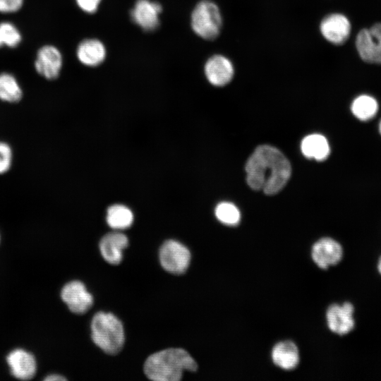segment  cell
I'll return each instance as SVG.
<instances>
[{
    "label": "cell",
    "mask_w": 381,
    "mask_h": 381,
    "mask_svg": "<svg viewBox=\"0 0 381 381\" xmlns=\"http://www.w3.org/2000/svg\"><path fill=\"white\" fill-rule=\"evenodd\" d=\"M25 0H0V13L8 15L19 12Z\"/></svg>",
    "instance_id": "obj_25"
},
{
    "label": "cell",
    "mask_w": 381,
    "mask_h": 381,
    "mask_svg": "<svg viewBox=\"0 0 381 381\" xmlns=\"http://www.w3.org/2000/svg\"><path fill=\"white\" fill-rule=\"evenodd\" d=\"M356 46L364 61L381 64V23L361 30L357 35Z\"/></svg>",
    "instance_id": "obj_7"
},
{
    "label": "cell",
    "mask_w": 381,
    "mask_h": 381,
    "mask_svg": "<svg viewBox=\"0 0 381 381\" xmlns=\"http://www.w3.org/2000/svg\"><path fill=\"white\" fill-rule=\"evenodd\" d=\"M320 31L329 42L339 45L344 44L351 33V23L343 14L334 13L326 16L320 22Z\"/></svg>",
    "instance_id": "obj_10"
},
{
    "label": "cell",
    "mask_w": 381,
    "mask_h": 381,
    "mask_svg": "<svg viewBox=\"0 0 381 381\" xmlns=\"http://www.w3.org/2000/svg\"><path fill=\"white\" fill-rule=\"evenodd\" d=\"M12 375L20 380L32 378L37 370V363L34 356L22 349L11 351L6 357Z\"/></svg>",
    "instance_id": "obj_14"
},
{
    "label": "cell",
    "mask_w": 381,
    "mask_h": 381,
    "mask_svg": "<svg viewBox=\"0 0 381 381\" xmlns=\"http://www.w3.org/2000/svg\"><path fill=\"white\" fill-rule=\"evenodd\" d=\"M248 185L267 195L280 191L287 183L291 167L286 157L276 147L262 145L250 156L245 167Z\"/></svg>",
    "instance_id": "obj_1"
},
{
    "label": "cell",
    "mask_w": 381,
    "mask_h": 381,
    "mask_svg": "<svg viewBox=\"0 0 381 381\" xmlns=\"http://www.w3.org/2000/svg\"><path fill=\"white\" fill-rule=\"evenodd\" d=\"M191 27L202 39L217 38L222 27V17L218 6L210 0H202L195 6L191 14Z\"/></svg>",
    "instance_id": "obj_4"
},
{
    "label": "cell",
    "mask_w": 381,
    "mask_h": 381,
    "mask_svg": "<svg viewBox=\"0 0 381 381\" xmlns=\"http://www.w3.org/2000/svg\"><path fill=\"white\" fill-rule=\"evenodd\" d=\"M377 269L379 274L381 275V255L380 256L377 263Z\"/></svg>",
    "instance_id": "obj_28"
},
{
    "label": "cell",
    "mask_w": 381,
    "mask_h": 381,
    "mask_svg": "<svg viewBox=\"0 0 381 381\" xmlns=\"http://www.w3.org/2000/svg\"><path fill=\"white\" fill-rule=\"evenodd\" d=\"M102 0H75L78 6L87 13H94Z\"/></svg>",
    "instance_id": "obj_26"
},
{
    "label": "cell",
    "mask_w": 381,
    "mask_h": 381,
    "mask_svg": "<svg viewBox=\"0 0 381 381\" xmlns=\"http://www.w3.org/2000/svg\"><path fill=\"white\" fill-rule=\"evenodd\" d=\"M343 255L341 244L329 237L318 241L313 245L311 252L313 260L321 269H327L338 264L341 260Z\"/></svg>",
    "instance_id": "obj_12"
},
{
    "label": "cell",
    "mask_w": 381,
    "mask_h": 381,
    "mask_svg": "<svg viewBox=\"0 0 381 381\" xmlns=\"http://www.w3.org/2000/svg\"><path fill=\"white\" fill-rule=\"evenodd\" d=\"M23 96L22 87L16 77L9 72L0 73V100L8 103H18Z\"/></svg>",
    "instance_id": "obj_19"
},
{
    "label": "cell",
    "mask_w": 381,
    "mask_h": 381,
    "mask_svg": "<svg viewBox=\"0 0 381 381\" xmlns=\"http://www.w3.org/2000/svg\"><path fill=\"white\" fill-rule=\"evenodd\" d=\"M143 369L146 377L151 380L178 381L184 370L196 371L198 365L186 350L171 348L150 355Z\"/></svg>",
    "instance_id": "obj_2"
},
{
    "label": "cell",
    "mask_w": 381,
    "mask_h": 381,
    "mask_svg": "<svg viewBox=\"0 0 381 381\" xmlns=\"http://www.w3.org/2000/svg\"><path fill=\"white\" fill-rule=\"evenodd\" d=\"M301 147L304 156L318 161L326 159L330 152L327 140L320 134H311L305 137Z\"/></svg>",
    "instance_id": "obj_18"
},
{
    "label": "cell",
    "mask_w": 381,
    "mask_h": 381,
    "mask_svg": "<svg viewBox=\"0 0 381 381\" xmlns=\"http://www.w3.org/2000/svg\"><path fill=\"white\" fill-rule=\"evenodd\" d=\"M231 61L222 54H215L206 61L204 72L206 78L214 86L222 87L231 82L234 75Z\"/></svg>",
    "instance_id": "obj_11"
},
{
    "label": "cell",
    "mask_w": 381,
    "mask_h": 381,
    "mask_svg": "<svg viewBox=\"0 0 381 381\" xmlns=\"http://www.w3.org/2000/svg\"><path fill=\"white\" fill-rule=\"evenodd\" d=\"M159 261L164 270L173 274H182L190 262V253L181 243L167 240L160 247Z\"/></svg>",
    "instance_id": "obj_5"
},
{
    "label": "cell",
    "mask_w": 381,
    "mask_h": 381,
    "mask_svg": "<svg viewBox=\"0 0 381 381\" xmlns=\"http://www.w3.org/2000/svg\"><path fill=\"white\" fill-rule=\"evenodd\" d=\"M299 352L296 345L291 341L277 344L272 351L273 363L279 368L290 370L294 369L299 363Z\"/></svg>",
    "instance_id": "obj_17"
},
{
    "label": "cell",
    "mask_w": 381,
    "mask_h": 381,
    "mask_svg": "<svg viewBox=\"0 0 381 381\" xmlns=\"http://www.w3.org/2000/svg\"><path fill=\"white\" fill-rule=\"evenodd\" d=\"M378 131H379L380 134L381 135V119L378 124Z\"/></svg>",
    "instance_id": "obj_29"
},
{
    "label": "cell",
    "mask_w": 381,
    "mask_h": 381,
    "mask_svg": "<svg viewBox=\"0 0 381 381\" xmlns=\"http://www.w3.org/2000/svg\"><path fill=\"white\" fill-rule=\"evenodd\" d=\"M354 306L350 302L332 304L327 310L326 320L330 331L338 335H346L355 327Z\"/></svg>",
    "instance_id": "obj_8"
},
{
    "label": "cell",
    "mask_w": 381,
    "mask_h": 381,
    "mask_svg": "<svg viewBox=\"0 0 381 381\" xmlns=\"http://www.w3.org/2000/svg\"><path fill=\"white\" fill-rule=\"evenodd\" d=\"M379 104L375 97L368 95L356 97L351 104L353 115L361 121H368L377 114Z\"/></svg>",
    "instance_id": "obj_20"
},
{
    "label": "cell",
    "mask_w": 381,
    "mask_h": 381,
    "mask_svg": "<svg viewBox=\"0 0 381 381\" xmlns=\"http://www.w3.org/2000/svg\"><path fill=\"white\" fill-rule=\"evenodd\" d=\"M13 161V152L11 146L0 141V174H5L11 169Z\"/></svg>",
    "instance_id": "obj_24"
},
{
    "label": "cell",
    "mask_w": 381,
    "mask_h": 381,
    "mask_svg": "<svg viewBox=\"0 0 381 381\" xmlns=\"http://www.w3.org/2000/svg\"><path fill=\"white\" fill-rule=\"evenodd\" d=\"M44 380L47 381H64L66 380V378L61 375L51 374L48 375Z\"/></svg>",
    "instance_id": "obj_27"
},
{
    "label": "cell",
    "mask_w": 381,
    "mask_h": 381,
    "mask_svg": "<svg viewBox=\"0 0 381 381\" xmlns=\"http://www.w3.org/2000/svg\"><path fill=\"white\" fill-rule=\"evenodd\" d=\"M215 215L222 223L229 226L238 224L241 219L238 209L228 202H222L217 205Z\"/></svg>",
    "instance_id": "obj_23"
},
{
    "label": "cell",
    "mask_w": 381,
    "mask_h": 381,
    "mask_svg": "<svg viewBox=\"0 0 381 381\" xmlns=\"http://www.w3.org/2000/svg\"><path fill=\"white\" fill-rule=\"evenodd\" d=\"M127 236L120 232L104 235L99 242V250L103 258L111 265L119 264L123 259V250L128 246Z\"/></svg>",
    "instance_id": "obj_15"
},
{
    "label": "cell",
    "mask_w": 381,
    "mask_h": 381,
    "mask_svg": "<svg viewBox=\"0 0 381 381\" xmlns=\"http://www.w3.org/2000/svg\"><path fill=\"white\" fill-rule=\"evenodd\" d=\"M106 219L108 225L112 229H125L133 224V214L125 205H113L108 208Z\"/></svg>",
    "instance_id": "obj_21"
},
{
    "label": "cell",
    "mask_w": 381,
    "mask_h": 381,
    "mask_svg": "<svg viewBox=\"0 0 381 381\" xmlns=\"http://www.w3.org/2000/svg\"><path fill=\"white\" fill-rule=\"evenodd\" d=\"M160 4L150 0H137L131 11L134 23L145 31H153L159 25Z\"/></svg>",
    "instance_id": "obj_13"
},
{
    "label": "cell",
    "mask_w": 381,
    "mask_h": 381,
    "mask_svg": "<svg viewBox=\"0 0 381 381\" xmlns=\"http://www.w3.org/2000/svg\"><path fill=\"white\" fill-rule=\"evenodd\" d=\"M23 35L18 28L11 21L0 22V49L16 48L21 43Z\"/></svg>",
    "instance_id": "obj_22"
},
{
    "label": "cell",
    "mask_w": 381,
    "mask_h": 381,
    "mask_svg": "<svg viewBox=\"0 0 381 381\" xmlns=\"http://www.w3.org/2000/svg\"><path fill=\"white\" fill-rule=\"evenodd\" d=\"M62 301L75 314L85 313L93 304V297L85 284L80 281H71L64 286L61 291Z\"/></svg>",
    "instance_id": "obj_9"
},
{
    "label": "cell",
    "mask_w": 381,
    "mask_h": 381,
    "mask_svg": "<svg viewBox=\"0 0 381 381\" xmlns=\"http://www.w3.org/2000/svg\"><path fill=\"white\" fill-rule=\"evenodd\" d=\"M33 66L35 72L43 78L56 80L63 67L62 54L56 46L44 44L37 49Z\"/></svg>",
    "instance_id": "obj_6"
},
{
    "label": "cell",
    "mask_w": 381,
    "mask_h": 381,
    "mask_svg": "<svg viewBox=\"0 0 381 381\" xmlns=\"http://www.w3.org/2000/svg\"><path fill=\"white\" fill-rule=\"evenodd\" d=\"M78 61L85 66H97L101 64L106 57V49L103 43L96 39H87L82 41L76 49Z\"/></svg>",
    "instance_id": "obj_16"
},
{
    "label": "cell",
    "mask_w": 381,
    "mask_h": 381,
    "mask_svg": "<svg viewBox=\"0 0 381 381\" xmlns=\"http://www.w3.org/2000/svg\"><path fill=\"white\" fill-rule=\"evenodd\" d=\"M93 342L106 353L117 354L123 349L125 336L122 322L111 313L98 312L91 322Z\"/></svg>",
    "instance_id": "obj_3"
}]
</instances>
